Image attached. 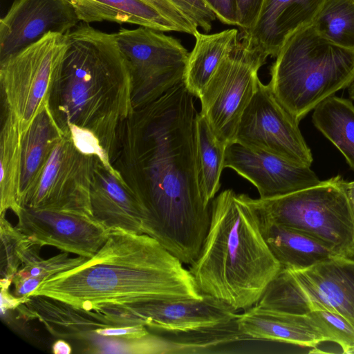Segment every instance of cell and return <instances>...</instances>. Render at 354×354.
Wrapping results in <instances>:
<instances>
[{
  "label": "cell",
  "instance_id": "e0dca14e",
  "mask_svg": "<svg viewBox=\"0 0 354 354\" xmlns=\"http://www.w3.org/2000/svg\"><path fill=\"white\" fill-rule=\"evenodd\" d=\"M240 331L250 339L277 341L316 348L333 337L310 313L296 314L261 307L257 304L239 314Z\"/></svg>",
  "mask_w": 354,
  "mask_h": 354
},
{
  "label": "cell",
  "instance_id": "60d3db41",
  "mask_svg": "<svg viewBox=\"0 0 354 354\" xmlns=\"http://www.w3.org/2000/svg\"><path fill=\"white\" fill-rule=\"evenodd\" d=\"M52 351L55 354H70L72 352V348L64 339H58L53 344Z\"/></svg>",
  "mask_w": 354,
  "mask_h": 354
},
{
  "label": "cell",
  "instance_id": "e575fe53",
  "mask_svg": "<svg viewBox=\"0 0 354 354\" xmlns=\"http://www.w3.org/2000/svg\"><path fill=\"white\" fill-rule=\"evenodd\" d=\"M196 26L209 32L212 22L216 19V14L208 6L205 0H171Z\"/></svg>",
  "mask_w": 354,
  "mask_h": 354
},
{
  "label": "cell",
  "instance_id": "7c38bea8",
  "mask_svg": "<svg viewBox=\"0 0 354 354\" xmlns=\"http://www.w3.org/2000/svg\"><path fill=\"white\" fill-rule=\"evenodd\" d=\"M298 122L260 80L239 124L235 142L250 149L310 167L311 151Z\"/></svg>",
  "mask_w": 354,
  "mask_h": 354
},
{
  "label": "cell",
  "instance_id": "52a82bcc",
  "mask_svg": "<svg viewBox=\"0 0 354 354\" xmlns=\"http://www.w3.org/2000/svg\"><path fill=\"white\" fill-rule=\"evenodd\" d=\"M256 304L296 314L328 310L354 327V259L337 256L303 269L281 268Z\"/></svg>",
  "mask_w": 354,
  "mask_h": 354
},
{
  "label": "cell",
  "instance_id": "836d02e7",
  "mask_svg": "<svg viewBox=\"0 0 354 354\" xmlns=\"http://www.w3.org/2000/svg\"><path fill=\"white\" fill-rule=\"evenodd\" d=\"M312 314L328 332L333 342L345 353H354V327L342 316L328 310H315Z\"/></svg>",
  "mask_w": 354,
  "mask_h": 354
},
{
  "label": "cell",
  "instance_id": "4316f807",
  "mask_svg": "<svg viewBox=\"0 0 354 354\" xmlns=\"http://www.w3.org/2000/svg\"><path fill=\"white\" fill-rule=\"evenodd\" d=\"M315 127L342 153L354 170V105L345 98L332 95L314 109Z\"/></svg>",
  "mask_w": 354,
  "mask_h": 354
},
{
  "label": "cell",
  "instance_id": "5bb4252c",
  "mask_svg": "<svg viewBox=\"0 0 354 354\" xmlns=\"http://www.w3.org/2000/svg\"><path fill=\"white\" fill-rule=\"evenodd\" d=\"M16 215L17 228L41 248L50 245L88 259L103 246L110 230L93 218L71 213L21 208Z\"/></svg>",
  "mask_w": 354,
  "mask_h": 354
},
{
  "label": "cell",
  "instance_id": "ac0fdd59",
  "mask_svg": "<svg viewBox=\"0 0 354 354\" xmlns=\"http://www.w3.org/2000/svg\"><path fill=\"white\" fill-rule=\"evenodd\" d=\"M325 0H263L254 25L241 32L267 57H276L285 39L313 23Z\"/></svg>",
  "mask_w": 354,
  "mask_h": 354
},
{
  "label": "cell",
  "instance_id": "1f68e13d",
  "mask_svg": "<svg viewBox=\"0 0 354 354\" xmlns=\"http://www.w3.org/2000/svg\"><path fill=\"white\" fill-rule=\"evenodd\" d=\"M91 351L94 353H162L169 347L165 339L150 334L136 339H124L101 337Z\"/></svg>",
  "mask_w": 354,
  "mask_h": 354
},
{
  "label": "cell",
  "instance_id": "603a6c76",
  "mask_svg": "<svg viewBox=\"0 0 354 354\" xmlns=\"http://www.w3.org/2000/svg\"><path fill=\"white\" fill-rule=\"evenodd\" d=\"M194 47L186 62L183 83L198 98L214 73L223 58L236 46L239 35L232 28L214 34L194 32Z\"/></svg>",
  "mask_w": 354,
  "mask_h": 354
},
{
  "label": "cell",
  "instance_id": "7402d4cb",
  "mask_svg": "<svg viewBox=\"0 0 354 354\" xmlns=\"http://www.w3.org/2000/svg\"><path fill=\"white\" fill-rule=\"evenodd\" d=\"M257 218L266 241L281 268L303 269L339 256L328 245L311 236Z\"/></svg>",
  "mask_w": 354,
  "mask_h": 354
},
{
  "label": "cell",
  "instance_id": "f1b7e54d",
  "mask_svg": "<svg viewBox=\"0 0 354 354\" xmlns=\"http://www.w3.org/2000/svg\"><path fill=\"white\" fill-rule=\"evenodd\" d=\"M68 253L64 252L47 259L41 257L23 265L12 280L15 295L18 297L28 296L44 280L74 268L88 259L81 256L71 258Z\"/></svg>",
  "mask_w": 354,
  "mask_h": 354
},
{
  "label": "cell",
  "instance_id": "44dd1931",
  "mask_svg": "<svg viewBox=\"0 0 354 354\" xmlns=\"http://www.w3.org/2000/svg\"><path fill=\"white\" fill-rule=\"evenodd\" d=\"M16 309L26 319H38L52 335L63 338H84L96 335L97 328L118 326L100 312L43 295L28 296Z\"/></svg>",
  "mask_w": 354,
  "mask_h": 354
},
{
  "label": "cell",
  "instance_id": "9c48e42d",
  "mask_svg": "<svg viewBox=\"0 0 354 354\" xmlns=\"http://www.w3.org/2000/svg\"><path fill=\"white\" fill-rule=\"evenodd\" d=\"M267 56L248 39H239L219 63L199 99L201 112L216 138L235 142L241 116L257 88L259 68Z\"/></svg>",
  "mask_w": 354,
  "mask_h": 354
},
{
  "label": "cell",
  "instance_id": "6da1fadb",
  "mask_svg": "<svg viewBox=\"0 0 354 354\" xmlns=\"http://www.w3.org/2000/svg\"><path fill=\"white\" fill-rule=\"evenodd\" d=\"M194 97L181 82L140 109V180L131 189L142 234L189 266L200 252L211 216L197 176Z\"/></svg>",
  "mask_w": 354,
  "mask_h": 354
},
{
  "label": "cell",
  "instance_id": "8992f818",
  "mask_svg": "<svg viewBox=\"0 0 354 354\" xmlns=\"http://www.w3.org/2000/svg\"><path fill=\"white\" fill-rule=\"evenodd\" d=\"M248 201L257 216L324 243L339 257L354 259V207L340 176L275 198Z\"/></svg>",
  "mask_w": 354,
  "mask_h": 354
},
{
  "label": "cell",
  "instance_id": "ba28073f",
  "mask_svg": "<svg viewBox=\"0 0 354 354\" xmlns=\"http://www.w3.org/2000/svg\"><path fill=\"white\" fill-rule=\"evenodd\" d=\"M67 48L66 35L49 32L0 62V82L7 112L23 136L47 106L55 91Z\"/></svg>",
  "mask_w": 354,
  "mask_h": 354
},
{
  "label": "cell",
  "instance_id": "3957f363",
  "mask_svg": "<svg viewBox=\"0 0 354 354\" xmlns=\"http://www.w3.org/2000/svg\"><path fill=\"white\" fill-rule=\"evenodd\" d=\"M67 48L52 101L63 127L92 131L108 152L120 122L133 113V80L115 36L80 24L66 34Z\"/></svg>",
  "mask_w": 354,
  "mask_h": 354
},
{
  "label": "cell",
  "instance_id": "cb8c5ba5",
  "mask_svg": "<svg viewBox=\"0 0 354 354\" xmlns=\"http://www.w3.org/2000/svg\"><path fill=\"white\" fill-rule=\"evenodd\" d=\"M64 133L48 106L35 118L22 136L20 205L21 199L35 184L55 145Z\"/></svg>",
  "mask_w": 354,
  "mask_h": 354
},
{
  "label": "cell",
  "instance_id": "4dcf8cb0",
  "mask_svg": "<svg viewBox=\"0 0 354 354\" xmlns=\"http://www.w3.org/2000/svg\"><path fill=\"white\" fill-rule=\"evenodd\" d=\"M237 318V317H236ZM236 318L213 327L185 333H169L171 335L167 342L170 348L196 350L214 346L220 344L250 339L239 329Z\"/></svg>",
  "mask_w": 354,
  "mask_h": 354
},
{
  "label": "cell",
  "instance_id": "b9f144b4",
  "mask_svg": "<svg viewBox=\"0 0 354 354\" xmlns=\"http://www.w3.org/2000/svg\"><path fill=\"white\" fill-rule=\"evenodd\" d=\"M348 92L350 97L354 100V77L348 86Z\"/></svg>",
  "mask_w": 354,
  "mask_h": 354
},
{
  "label": "cell",
  "instance_id": "277c9868",
  "mask_svg": "<svg viewBox=\"0 0 354 354\" xmlns=\"http://www.w3.org/2000/svg\"><path fill=\"white\" fill-rule=\"evenodd\" d=\"M281 268L248 195L221 192L211 203L207 233L188 269L199 291L245 310L258 302Z\"/></svg>",
  "mask_w": 354,
  "mask_h": 354
},
{
  "label": "cell",
  "instance_id": "f546056e",
  "mask_svg": "<svg viewBox=\"0 0 354 354\" xmlns=\"http://www.w3.org/2000/svg\"><path fill=\"white\" fill-rule=\"evenodd\" d=\"M1 241V278L13 280L18 270L24 264L41 257V247L26 234L13 227L4 217L0 218Z\"/></svg>",
  "mask_w": 354,
  "mask_h": 354
},
{
  "label": "cell",
  "instance_id": "9a60e30c",
  "mask_svg": "<svg viewBox=\"0 0 354 354\" xmlns=\"http://www.w3.org/2000/svg\"><path fill=\"white\" fill-rule=\"evenodd\" d=\"M224 167L232 169L252 183L263 199L286 195L321 182L310 167L236 142L226 147Z\"/></svg>",
  "mask_w": 354,
  "mask_h": 354
},
{
  "label": "cell",
  "instance_id": "484cf974",
  "mask_svg": "<svg viewBox=\"0 0 354 354\" xmlns=\"http://www.w3.org/2000/svg\"><path fill=\"white\" fill-rule=\"evenodd\" d=\"M194 137L198 184L205 205L210 206L221 186L227 145L216 138L201 113L195 118Z\"/></svg>",
  "mask_w": 354,
  "mask_h": 354
},
{
  "label": "cell",
  "instance_id": "7a4b0ae2",
  "mask_svg": "<svg viewBox=\"0 0 354 354\" xmlns=\"http://www.w3.org/2000/svg\"><path fill=\"white\" fill-rule=\"evenodd\" d=\"M183 265L149 235L112 229L92 258L44 280L28 296L43 295L86 310L201 298Z\"/></svg>",
  "mask_w": 354,
  "mask_h": 354
},
{
  "label": "cell",
  "instance_id": "d4e9b609",
  "mask_svg": "<svg viewBox=\"0 0 354 354\" xmlns=\"http://www.w3.org/2000/svg\"><path fill=\"white\" fill-rule=\"evenodd\" d=\"M22 135L13 116L6 113L0 134V212L11 209L15 214L21 209Z\"/></svg>",
  "mask_w": 354,
  "mask_h": 354
},
{
  "label": "cell",
  "instance_id": "d590c367",
  "mask_svg": "<svg viewBox=\"0 0 354 354\" xmlns=\"http://www.w3.org/2000/svg\"><path fill=\"white\" fill-rule=\"evenodd\" d=\"M263 0H236L237 26L241 32L249 30L254 24Z\"/></svg>",
  "mask_w": 354,
  "mask_h": 354
},
{
  "label": "cell",
  "instance_id": "f35d334b",
  "mask_svg": "<svg viewBox=\"0 0 354 354\" xmlns=\"http://www.w3.org/2000/svg\"><path fill=\"white\" fill-rule=\"evenodd\" d=\"M1 313L3 315L7 310L16 309L26 301L28 296L18 297L9 292V288L1 287Z\"/></svg>",
  "mask_w": 354,
  "mask_h": 354
},
{
  "label": "cell",
  "instance_id": "2e32d148",
  "mask_svg": "<svg viewBox=\"0 0 354 354\" xmlns=\"http://www.w3.org/2000/svg\"><path fill=\"white\" fill-rule=\"evenodd\" d=\"M140 324L167 333H185L227 323L238 317L231 306L212 296L120 305Z\"/></svg>",
  "mask_w": 354,
  "mask_h": 354
},
{
  "label": "cell",
  "instance_id": "8fae6325",
  "mask_svg": "<svg viewBox=\"0 0 354 354\" xmlns=\"http://www.w3.org/2000/svg\"><path fill=\"white\" fill-rule=\"evenodd\" d=\"M55 145L33 186L23 197L21 208L71 213L94 218L91 185L96 157L81 152L68 131Z\"/></svg>",
  "mask_w": 354,
  "mask_h": 354
},
{
  "label": "cell",
  "instance_id": "4fadbf2b",
  "mask_svg": "<svg viewBox=\"0 0 354 354\" xmlns=\"http://www.w3.org/2000/svg\"><path fill=\"white\" fill-rule=\"evenodd\" d=\"M80 21L67 0H15L0 21V62L49 32L66 35Z\"/></svg>",
  "mask_w": 354,
  "mask_h": 354
},
{
  "label": "cell",
  "instance_id": "ffe728a7",
  "mask_svg": "<svg viewBox=\"0 0 354 354\" xmlns=\"http://www.w3.org/2000/svg\"><path fill=\"white\" fill-rule=\"evenodd\" d=\"M91 203L95 220L106 229L142 234L139 204L132 189L124 187L99 159L91 185Z\"/></svg>",
  "mask_w": 354,
  "mask_h": 354
},
{
  "label": "cell",
  "instance_id": "83f0119b",
  "mask_svg": "<svg viewBox=\"0 0 354 354\" xmlns=\"http://www.w3.org/2000/svg\"><path fill=\"white\" fill-rule=\"evenodd\" d=\"M312 25L330 41L354 49V0H325Z\"/></svg>",
  "mask_w": 354,
  "mask_h": 354
},
{
  "label": "cell",
  "instance_id": "ab89813d",
  "mask_svg": "<svg viewBox=\"0 0 354 354\" xmlns=\"http://www.w3.org/2000/svg\"><path fill=\"white\" fill-rule=\"evenodd\" d=\"M149 4L158 8L165 12L180 15L187 16L178 6H176L171 0H143Z\"/></svg>",
  "mask_w": 354,
  "mask_h": 354
},
{
  "label": "cell",
  "instance_id": "8d00e7d4",
  "mask_svg": "<svg viewBox=\"0 0 354 354\" xmlns=\"http://www.w3.org/2000/svg\"><path fill=\"white\" fill-rule=\"evenodd\" d=\"M95 334L104 337L131 339L140 338L149 333L145 325L136 324L97 328Z\"/></svg>",
  "mask_w": 354,
  "mask_h": 354
},
{
  "label": "cell",
  "instance_id": "74e56055",
  "mask_svg": "<svg viewBox=\"0 0 354 354\" xmlns=\"http://www.w3.org/2000/svg\"><path fill=\"white\" fill-rule=\"evenodd\" d=\"M218 20L227 25L236 26V0H205Z\"/></svg>",
  "mask_w": 354,
  "mask_h": 354
},
{
  "label": "cell",
  "instance_id": "d6986e66",
  "mask_svg": "<svg viewBox=\"0 0 354 354\" xmlns=\"http://www.w3.org/2000/svg\"><path fill=\"white\" fill-rule=\"evenodd\" d=\"M80 21L135 24L160 32L194 35L197 26L187 16L171 14L143 0H67Z\"/></svg>",
  "mask_w": 354,
  "mask_h": 354
},
{
  "label": "cell",
  "instance_id": "5b68a950",
  "mask_svg": "<svg viewBox=\"0 0 354 354\" xmlns=\"http://www.w3.org/2000/svg\"><path fill=\"white\" fill-rule=\"evenodd\" d=\"M270 73L275 97L299 122L348 87L354 77V49L335 44L308 25L285 39Z\"/></svg>",
  "mask_w": 354,
  "mask_h": 354
},
{
  "label": "cell",
  "instance_id": "d6a6232c",
  "mask_svg": "<svg viewBox=\"0 0 354 354\" xmlns=\"http://www.w3.org/2000/svg\"><path fill=\"white\" fill-rule=\"evenodd\" d=\"M62 128L68 131L75 146L81 152L98 158L108 171L115 176L124 187L129 188L119 172L112 167L108 152L92 131L73 124H68Z\"/></svg>",
  "mask_w": 354,
  "mask_h": 354
},
{
  "label": "cell",
  "instance_id": "30bf717a",
  "mask_svg": "<svg viewBox=\"0 0 354 354\" xmlns=\"http://www.w3.org/2000/svg\"><path fill=\"white\" fill-rule=\"evenodd\" d=\"M113 35L131 74L134 109L183 82L189 53L178 39L143 26L120 28Z\"/></svg>",
  "mask_w": 354,
  "mask_h": 354
}]
</instances>
